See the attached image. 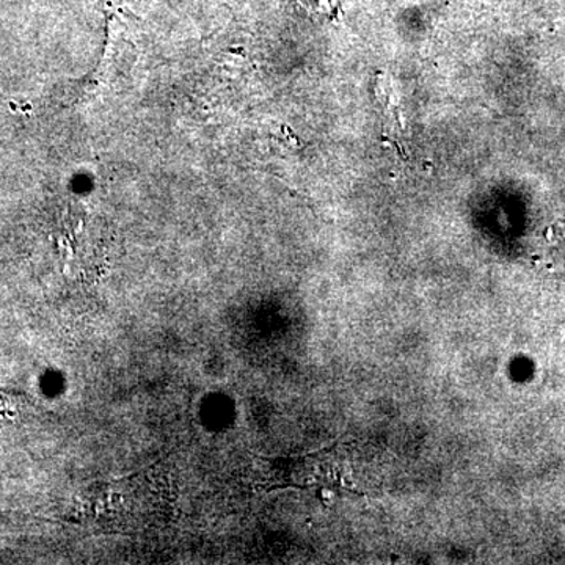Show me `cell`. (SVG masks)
I'll return each mask as SVG.
<instances>
[{
	"label": "cell",
	"mask_w": 565,
	"mask_h": 565,
	"mask_svg": "<svg viewBox=\"0 0 565 565\" xmlns=\"http://www.w3.org/2000/svg\"><path fill=\"white\" fill-rule=\"evenodd\" d=\"M297 2L310 13L322 14V17H332L340 6V0H297Z\"/></svg>",
	"instance_id": "obj_1"
}]
</instances>
